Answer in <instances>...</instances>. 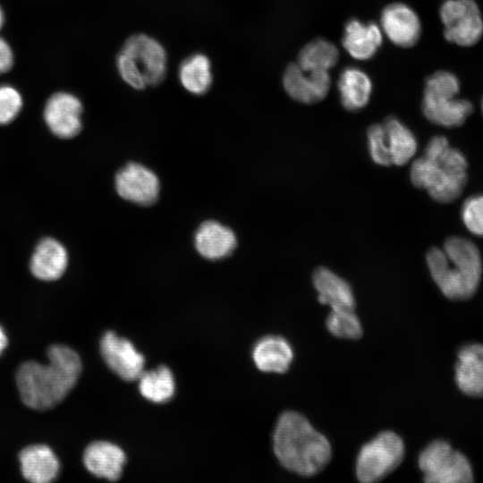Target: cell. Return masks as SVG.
<instances>
[{"label": "cell", "instance_id": "6da1fadb", "mask_svg": "<svg viewBox=\"0 0 483 483\" xmlns=\"http://www.w3.org/2000/svg\"><path fill=\"white\" fill-rule=\"evenodd\" d=\"M47 354V365L26 361L16 372L21 401L37 411H47L61 402L76 385L82 369L78 353L67 346L52 345Z\"/></svg>", "mask_w": 483, "mask_h": 483}, {"label": "cell", "instance_id": "7a4b0ae2", "mask_svg": "<svg viewBox=\"0 0 483 483\" xmlns=\"http://www.w3.org/2000/svg\"><path fill=\"white\" fill-rule=\"evenodd\" d=\"M274 451L280 463L301 476H313L329 462L331 446L309 420L296 411H284L275 428Z\"/></svg>", "mask_w": 483, "mask_h": 483}, {"label": "cell", "instance_id": "3957f363", "mask_svg": "<svg viewBox=\"0 0 483 483\" xmlns=\"http://www.w3.org/2000/svg\"><path fill=\"white\" fill-rule=\"evenodd\" d=\"M431 276L442 293L453 301H466L477 292L482 274L479 249L468 239L448 238L443 249L432 248L427 254Z\"/></svg>", "mask_w": 483, "mask_h": 483}, {"label": "cell", "instance_id": "277c9868", "mask_svg": "<svg viewBox=\"0 0 483 483\" xmlns=\"http://www.w3.org/2000/svg\"><path fill=\"white\" fill-rule=\"evenodd\" d=\"M467 160L450 147L444 136H435L428 143L423 157L413 161L410 176L413 185L426 190L432 199L448 203L457 199L467 182Z\"/></svg>", "mask_w": 483, "mask_h": 483}, {"label": "cell", "instance_id": "5b68a950", "mask_svg": "<svg viewBox=\"0 0 483 483\" xmlns=\"http://www.w3.org/2000/svg\"><path fill=\"white\" fill-rule=\"evenodd\" d=\"M115 64L120 77L134 89L160 83L166 72L164 47L147 34L130 37L118 53Z\"/></svg>", "mask_w": 483, "mask_h": 483}, {"label": "cell", "instance_id": "8992f818", "mask_svg": "<svg viewBox=\"0 0 483 483\" xmlns=\"http://www.w3.org/2000/svg\"><path fill=\"white\" fill-rule=\"evenodd\" d=\"M418 464L428 483L473 481V469L468 457L445 440L429 443L419 453Z\"/></svg>", "mask_w": 483, "mask_h": 483}, {"label": "cell", "instance_id": "52a82bcc", "mask_svg": "<svg viewBox=\"0 0 483 483\" xmlns=\"http://www.w3.org/2000/svg\"><path fill=\"white\" fill-rule=\"evenodd\" d=\"M404 444L392 431H384L364 445L356 462V476L361 482H375L386 477L402 461Z\"/></svg>", "mask_w": 483, "mask_h": 483}, {"label": "cell", "instance_id": "ba28073f", "mask_svg": "<svg viewBox=\"0 0 483 483\" xmlns=\"http://www.w3.org/2000/svg\"><path fill=\"white\" fill-rule=\"evenodd\" d=\"M439 15L447 41L470 47L481 38L483 18L474 0H445L439 9Z\"/></svg>", "mask_w": 483, "mask_h": 483}, {"label": "cell", "instance_id": "9c48e42d", "mask_svg": "<svg viewBox=\"0 0 483 483\" xmlns=\"http://www.w3.org/2000/svg\"><path fill=\"white\" fill-rule=\"evenodd\" d=\"M100 352L109 369L125 381L138 380L144 371L143 355L129 340L114 332H106L102 336Z\"/></svg>", "mask_w": 483, "mask_h": 483}, {"label": "cell", "instance_id": "30bf717a", "mask_svg": "<svg viewBox=\"0 0 483 483\" xmlns=\"http://www.w3.org/2000/svg\"><path fill=\"white\" fill-rule=\"evenodd\" d=\"M82 104L73 94L57 92L45 106L44 119L50 131L62 139H71L81 130Z\"/></svg>", "mask_w": 483, "mask_h": 483}, {"label": "cell", "instance_id": "8fae6325", "mask_svg": "<svg viewBox=\"0 0 483 483\" xmlns=\"http://www.w3.org/2000/svg\"><path fill=\"white\" fill-rule=\"evenodd\" d=\"M283 85L292 99L303 104H314L326 97L331 79L328 72L306 71L297 63H292L285 69Z\"/></svg>", "mask_w": 483, "mask_h": 483}, {"label": "cell", "instance_id": "7c38bea8", "mask_svg": "<svg viewBox=\"0 0 483 483\" xmlns=\"http://www.w3.org/2000/svg\"><path fill=\"white\" fill-rule=\"evenodd\" d=\"M115 188L123 199L145 206L157 200L159 182L157 175L147 167L130 163L117 173Z\"/></svg>", "mask_w": 483, "mask_h": 483}, {"label": "cell", "instance_id": "4fadbf2b", "mask_svg": "<svg viewBox=\"0 0 483 483\" xmlns=\"http://www.w3.org/2000/svg\"><path fill=\"white\" fill-rule=\"evenodd\" d=\"M381 29L390 41L402 47H411L421 34V22L416 12L402 3L387 5L381 13Z\"/></svg>", "mask_w": 483, "mask_h": 483}, {"label": "cell", "instance_id": "5bb4252c", "mask_svg": "<svg viewBox=\"0 0 483 483\" xmlns=\"http://www.w3.org/2000/svg\"><path fill=\"white\" fill-rule=\"evenodd\" d=\"M422 111L431 123L448 128L461 126L472 114V104L457 96L423 95Z\"/></svg>", "mask_w": 483, "mask_h": 483}, {"label": "cell", "instance_id": "9a60e30c", "mask_svg": "<svg viewBox=\"0 0 483 483\" xmlns=\"http://www.w3.org/2000/svg\"><path fill=\"white\" fill-rule=\"evenodd\" d=\"M125 462L123 451L119 446L105 441L90 444L83 454L86 469L94 476L110 481L120 479Z\"/></svg>", "mask_w": 483, "mask_h": 483}, {"label": "cell", "instance_id": "2e32d148", "mask_svg": "<svg viewBox=\"0 0 483 483\" xmlns=\"http://www.w3.org/2000/svg\"><path fill=\"white\" fill-rule=\"evenodd\" d=\"M383 41L382 30L374 22L363 23L351 19L344 26L343 46L357 60L370 59Z\"/></svg>", "mask_w": 483, "mask_h": 483}, {"label": "cell", "instance_id": "e0dca14e", "mask_svg": "<svg viewBox=\"0 0 483 483\" xmlns=\"http://www.w3.org/2000/svg\"><path fill=\"white\" fill-rule=\"evenodd\" d=\"M23 477L32 483H48L59 471V462L54 452L47 445H30L19 454Z\"/></svg>", "mask_w": 483, "mask_h": 483}, {"label": "cell", "instance_id": "ac0fdd59", "mask_svg": "<svg viewBox=\"0 0 483 483\" xmlns=\"http://www.w3.org/2000/svg\"><path fill=\"white\" fill-rule=\"evenodd\" d=\"M67 263L64 247L56 240L47 238L37 246L30 260V270L40 280L54 281L63 275Z\"/></svg>", "mask_w": 483, "mask_h": 483}, {"label": "cell", "instance_id": "d6986e66", "mask_svg": "<svg viewBox=\"0 0 483 483\" xmlns=\"http://www.w3.org/2000/svg\"><path fill=\"white\" fill-rule=\"evenodd\" d=\"M195 246L202 257L219 259L232 253L236 247V237L230 228L216 221H207L196 232Z\"/></svg>", "mask_w": 483, "mask_h": 483}, {"label": "cell", "instance_id": "ffe728a7", "mask_svg": "<svg viewBox=\"0 0 483 483\" xmlns=\"http://www.w3.org/2000/svg\"><path fill=\"white\" fill-rule=\"evenodd\" d=\"M313 284L321 304L331 309H354V296L349 284L326 267H318L313 273Z\"/></svg>", "mask_w": 483, "mask_h": 483}, {"label": "cell", "instance_id": "44dd1931", "mask_svg": "<svg viewBox=\"0 0 483 483\" xmlns=\"http://www.w3.org/2000/svg\"><path fill=\"white\" fill-rule=\"evenodd\" d=\"M252 358L261 371L284 373L292 361L293 352L289 343L283 337L268 335L255 344Z\"/></svg>", "mask_w": 483, "mask_h": 483}, {"label": "cell", "instance_id": "7402d4cb", "mask_svg": "<svg viewBox=\"0 0 483 483\" xmlns=\"http://www.w3.org/2000/svg\"><path fill=\"white\" fill-rule=\"evenodd\" d=\"M338 91L343 106L349 111H358L369 101L372 82L366 72L357 67H347L340 74Z\"/></svg>", "mask_w": 483, "mask_h": 483}, {"label": "cell", "instance_id": "603a6c76", "mask_svg": "<svg viewBox=\"0 0 483 483\" xmlns=\"http://www.w3.org/2000/svg\"><path fill=\"white\" fill-rule=\"evenodd\" d=\"M178 75L184 89L194 95H203L213 81L210 60L204 54H192L181 63Z\"/></svg>", "mask_w": 483, "mask_h": 483}, {"label": "cell", "instance_id": "cb8c5ba5", "mask_svg": "<svg viewBox=\"0 0 483 483\" xmlns=\"http://www.w3.org/2000/svg\"><path fill=\"white\" fill-rule=\"evenodd\" d=\"M392 164L404 165L417 151V140L413 133L397 118L388 117L383 123Z\"/></svg>", "mask_w": 483, "mask_h": 483}, {"label": "cell", "instance_id": "d4e9b609", "mask_svg": "<svg viewBox=\"0 0 483 483\" xmlns=\"http://www.w3.org/2000/svg\"><path fill=\"white\" fill-rule=\"evenodd\" d=\"M339 57L337 47L330 41L317 38L300 51L297 58L298 65L306 71H326L334 67Z\"/></svg>", "mask_w": 483, "mask_h": 483}, {"label": "cell", "instance_id": "484cf974", "mask_svg": "<svg viewBox=\"0 0 483 483\" xmlns=\"http://www.w3.org/2000/svg\"><path fill=\"white\" fill-rule=\"evenodd\" d=\"M138 380L141 395L150 402L163 403L174 396V378L171 370L165 366L151 371H143Z\"/></svg>", "mask_w": 483, "mask_h": 483}, {"label": "cell", "instance_id": "4316f807", "mask_svg": "<svg viewBox=\"0 0 483 483\" xmlns=\"http://www.w3.org/2000/svg\"><path fill=\"white\" fill-rule=\"evenodd\" d=\"M326 326L332 335L340 338L358 339L362 335L360 319L352 309H331Z\"/></svg>", "mask_w": 483, "mask_h": 483}, {"label": "cell", "instance_id": "83f0119b", "mask_svg": "<svg viewBox=\"0 0 483 483\" xmlns=\"http://www.w3.org/2000/svg\"><path fill=\"white\" fill-rule=\"evenodd\" d=\"M454 380L458 389L470 397H483V369L457 360Z\"/></svg>", "mask_w": 483, "mask_h": 483}, {"label": "cell", "instance_id": "f1b7e54d", "mask_svg": "<svg viewBox=\"0 0 483 483\" xmlns=\"http://www.w3.org/2000/svg\"><path fill=\"white\" fill-rule=\"evenodd\" d=\"M459 92L458 78L450 72L438 71L427 79L423 95L458 96Z\"/></svg>", "mask_w": 483, "mask_h": 483}, {"label": "cell", "instance_id": "f546056e", "mask_svg": "<svg viewBox=\"0 0 483 483\" xmlns=\"http://www.w3.org/2000/svg\"><path fill=\"white\" fill-rule=\"evenodd\" d=\"M462 220L465 227L477 236H483V195L468 198L462 208Z\"/></svg>", "mask_w": 483, "mask_h": 483}, {"label": "cell", "instance_id": "4dcf8cb0", "mask_svg": "<svg viewBox=\"0 0 483 483\" xmlns=\"http://www.w3.org/2000/svg\"><path fill=\"white\" fill-rule=\"evenodd\" d=\"M367 135L369 148L373 161L377 165L385 166L393 165L383 124H373L369 126Z\"/></svg>", "mask_w": 483, "mask_h": 483}, {"label": "cell", "instance_id": "1f68e13d", "mask_svg": "<svg viewBox=\"0 0 483 483\" xmlns=\"http://www.w3.org/2000/svg\"><path fill=\"white\" fill-rule=\"evenodd\" d=\"M22 107V97L13 86L0 85V124L4 125L13 122Z\"/></svg>", "mask_w": 483, "mask_h": 483}, {"label": "cell", "instance_id": "d6a6232c", "mask_svg": "<svg viewBox=\"0 0 483 483\" xmlns=\"http://www.w3.org/2000/svg\"><path fill=\"white\" fill-rule=\"evenodd\" d=\"M457 360L483 369V343H470L463 345L458 351Z\"/></svg>", "mask_w": 483, "mask_h": 483}, {"label": "cell", "instance_id": "836d02e7", "mask_svg": "<svg viewBox=\"0 0 483 483\" xmlns=\"http://www.w3.org/2000/svg\"><path fill=\"white\" fill-rule=\"evenodd\" d=\"M13 52L7 41L0 37V74L7 72L13 65Z\"/></svg>", "mask_w": 483, "mask_h": 483}, {"label": "cell", "instance_id": "e575fe53", "mask_svg": "<svg viewBox=\"0 0 483 483\" xmlns=\"http://www.w3.org/2000/svg\"><path fill=\"white\" fill-rule=\"evenodd\" d=\"M7 343H8L7 337L4 330L0 326V354L3 352V350L6 347Z\"/></svg>", "mask_w": 483, "mask_h": 483}, {"label": "cell", "instance_id": "d590c367", "mask_svg": "<svg viewBox=\"0 0 483 483\" xmlns=\"http://www.w3.org/2000/svg\"><path fill=\"white\" fill-rule=\"evenodd\" d=\"M4 12H3L2 8H1V5H0V30L4 25Z\"/></svg>", "mask_w": 483, "mask_h": 483}, {"label": "cell", "instance_id": "8d00e7d4", "mask_svg": "<svg viewBox=\"0 0 483 483\" xmlns=\"http://www.w3.org/2000/svg\"><path fill=\"white\" fill-rule=\"evenodd\" d=\"M481 108H482V113H483V99H482Z\"/></svg>", "mask_w": 483, "mask_h": 483}]
</instances>
